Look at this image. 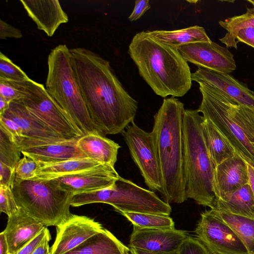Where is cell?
Segmentation results:
<instances>
[{
  "label": "cell",
  "mask_w": 254,
  "mask_h": 254,
  "mask_svg": "<svg viewBox=\"0 0 254 254\" xmlns=\"http://www.w3.org/2000/svg\"><path fill=\"white\" fill-rule=\"evenodd\" d=\"M72 65L91 119L102 135L122 133L134 121L138 102L110 62L85 48L70 49Z\"/></svg>",
  "instance_id": "cell-1"
},
{
  "label": "cell",
  "mask_w": 254,
  "mask_h": 254,
  "mask_svg": "<svg viewBox=\"0 0 254 254\" xmlns=\"http://www.w3.org/2000/svg\"><path fill=\"white\" fill-rule=\"evenodd\" d=\"M184 104L177 98L165 99L154 116L151 131L161 176L164 201L187 200L184 169L183 119Z\"/></svg>",
  "instance_id": "cell-2"
},
{
  "label": "cell",
  "mask_w": 254,
  "mask_h": 254,
  "mask_svg": "<svg viewBox=\"0 0 254 254\" xmlns=\"http://www.w3.org/2000/svg\"><path fill=\"white\" fill-rule=\"evenodd\" d=\"M128 54L140 75L157 95L163 98L182 97L190 89V68L178 49L141 31L133 37Z\"/></svg>",
  "instance_id": "cell-3"
},
{
  "label": "cell",
  "mask_w": 254,
  "mask_h": 254,
  "mask_svg": "<svg viewBox=\"0 0 254 254\" xmlns=\"http://www.w3.org/2000/svg\"><path fill=\"white\" fill-rule=\"evenodd\" d=\"M198 84L202 98L197 111L211 121L247 164L254 167V108L207 84Z\"/></svg>",
  "instance_id": "cell-4"
},
{
  "label": "cell",
  "mask_w": 254,
  "mask_h": 254,
  "mask_svg": "<svg viewBox=\"0 0 254 254\" xmlns=\"http://www.w3.org/2000/svg\"><path fill=\"white\" fill-rule=\"evenodd\" d=\"M203 116L197 110L185 109L183 119L184 169L186 194L198 204L212 209L214 166L205 145Z\"/></svg>",
  "instance_id": "cell-5"
},
{
  "label": "cell",
  "mask_w": 254,
  "mask_h": 254,
  "mask_svg": "<svg viewBox=\"0 0 254 254\" xmlns=\"http://www.w3.org/2000/svg\"><path fill=\"white\" fill-rule=\"evenodd\" d=\"M48 65L45 88L50 96L83 135L99 132L87 110L72 65L70 49L66 45L60 44L51 50Z\"/></svg>",
  "instance_id": "cell-6"
},
{
  "label": "cell",
  "mask_w": 254,
  "mask_h": 254,
  "mask_svg": "<svg viewBox=\"0 0 254 254\" xmlns=\"http://www.w3.org/2000/svg\"><path fill=\"white\" fill-rule=\"evenodd\" d=\"M12 191L17 205L45 226H58L72 215L73 194L62 189L54 180H20L15 178Z\"/></svg>",
  "instance_id": "cell-7"
},
{
  "label": "cell",
  "mask_w": 254,
  "mask_h": 254,
  "mask_svg": "<svg viewBox=\"0 0 254 254\" xmlns=\"http://www.w3.org/2000/svg\"><path fill=\"white\" fill-rule=\"evenodd\" d=\"M94 203L110 204L120 213L129 212L170 215L172 212L170 204L161 199L154 191L121 177L112 187L74 194L70 206L78 207Z\"/></svg>",
  "instance_id": "cell-8"
},
{
  "label": "cell",
  "mask_w": 254,
  "mask_h": 254,
  "mask_svg": "<svg viewBox=\"0 0 254 254\" xmlns=\"http://www.w3.org/2000/svg\"><path fill=\"white\" fill-rule=\"evenodd\" d=\"M14 82L23 95L18 101L59 135L66 140H77L83 135L43 85L30 78Z\"/></svg>",
  "instance_id": "cell-9"
},
{
  "label": "cell",
  "mask_w": 254,
  "mask_h": 254,
  "mask_svg": "<svg viewBox=\"0 0 254 254\" xmlns=\"http://www.w3.org/2000/svg\"><path fill=\"white\" fill-rule=\"evenodd\" d=\"M122 134L146 186L161 194V176L152 132L145 131L133 122Z\"/></svg>",
  "instance_id": "cell-10"
},
{
  "label": "cell",
  "mask_w": 254,
  "mask_h": 254,
  "mask_svg": "<svg viewBox=\"0 0 254 254\" xmlns=\"http://www.w3.org/2000/svg\"><path fill=\"white\" fill-rule=\"evenodd\" d=\"M194 233L214 254H249L231 228L210 209L201 213Z\"/></svg>",
  "instance_id": "cell-11"
},
{
  "label": "cell",
  "mask_w": 254,
  "mask_h": 254,
  "mask_svg": "<svg viewBox=\"0 0 254 254\" xmlns=\"http://www.w3.org/2000/svg\"><path fill=\"white\" fill-rule=\"evenodd\" d=\"M0 116L12 120L21 128L23 137L14 141L20 151L66 140L35 116L18 100L10 102L9 108Z\"/></svg>",
  "instance_id": "cell-12"
},
{
  "label": "cell",
  "mask_w": 254,
  "mask_h": 254,
  "mask_svg": "<svg viewBox=\"0 0 254 254\" xmlns=\"http://www.w3.org/2000/svg\"><path fill=\"white\" fill-rule=\"evenodd\" d=\"M178 49L187 62L198 67L228 74L236 69L234 55L228 48L212 41L190 43Z\"/></svg>",
  "instance_id": "cell-13"
},
{
  "label": "cell",
  "mask_w": 254,
  "mask_h": 254,
  "mask_svg": "<svg viewBox=\"0 0 254 254\" xmlns=\"http://www.w3.org/2000/svg\"><path fill=\"white\" fill-rule=\"evenodd\" d=\"M104 229L93 219L72 214L56 227V237L50 254H65Z\"/></svg>",
  "instance_id": "cell-14"
},
{
  "label": "cell",
  "mask_w": 254,
  "mask_h": 254,
  "mask_svg": "<svg viewBox=\"0 0 254 254\" xmlns=\"http://www.w3.org/2000/svg\"><path fill=\"white\" fill-rule=\"evenodd\" d=\"M120 177L114 167L102 164L88 170L53 179L62 189L74 195L112 187Z\"/></svg>",
  "instance_id": "cell-15"
},
{
  "label": "cell",
  "mask_w": 254,
  "mask_h": 254,
  "mask_svg": "<svg viewBox=\"0 0 254 254\" xmlns=\"http://www.w3.org/2000/svg\"><path fill=\"white\" fill-rule=\"evenodd\" d=\"M189 236L187 231L174 228L145 229L133 227L129 248L151 253L176 252Z\"/></svg>",
  "instance_id": "cell-16"
},
{
  "label": "cell",
  "mask_w": 254,
  "mask_h": 254,
  "mask_svg": "<svg viewBox=\"0 0 254 254\" xmlns=\"http://www.w3.org/2000/svg\"><path fill=\"white\" fill-rule=\"evenodd\" d=\"M249 184L247 163L236 152L214 169L213 190L216 199H223Z\"/></svg>",
  "instance_id": "cell-17"
},
{
  "label": "cell",
  "mask_w": 254,
  "mask_h": 254,
  "mask_svg": "<svg viewBox=\"0 0 254 254\" xmlns=\"http://www.w3.org/2000/svg\"><path fill=\"white\" fill-rule=\"evenodd\" d=\"M191 79L197 83H204L227 94L238 102L254 108V92L247 84L230 74L217 72L198 67L191 73Z\"/></svg>",
  "instance_id": "cell-18"
},
{
  "label": "cell",
  "mask_w": 254,
  "mask_h": 254,
  "mask_svg": "<svg viewBox=\"0 0 254 254\" xmlns=\"http://www.w3.org/2000/svg\"><path fill=\"white\" fill-rule=\"evenodd\" d=\"M29 16L39 30L52 37L59 26L68 21L67 14L58 0H21Z\"/></svg>",
  "instance_id": "cell-19"
},
{
  "label": "cell",
  "mask_w": 254,
  "mask_h": 254,
  "mask_svg": "<svg viewBox=\"0 0 254 254\" xmlns=\"http://www.w3.org/2000/svg\"><path fill=\"white\" fill-rule=\"evenodd\" d=\"M45 226L20 208L16 213L8 217L3 231L10 254H14L33 240Z\"/></svg>",
  "instance_id": "cell-20"
},
{
  "label": "cell",
  "mask_w": 254,
  "mask_h": 254,
  "mask_svg": "<svg viewBox=\"0 0 254 254\" xmlns=\"http://www.w3.org/2000/svg\"><path fill=\"white\" fill-rule=\"evenodd\" d=\"M77 140H65L30 147L21 150V152L23 155L32 158L36 162L42 163L87 158L77 146Z\"/></svg>",
  "instance_id": "cell-21"
},
{
  "label": "cell",
  "mask_w": 254,
  "mask_h": 254,
  "mask_svg": "<svg viewBox=\"0 0 254 254\" xmlns=\"http://www.w3.org/2000/svg\"><path fill=\"white\" fill-rule=\"evenodd\" d=\"M77 145L87 158L114 167L120 146L99 132L85 134L77 140Z\"/></svg>",
  "instance_id": "cell-22"
},
{
  "label": "cell",
  "mask_w": 254,
  "mask_h": 254,
  "mask_svg": "<svg viewBox=\"0 0 254 254\" xmlns=\"http://www.w3.org/2000/svg\"><path fill=\"white\" fill-rule=\"evenodd\" d=\"M65 254H130L129 248L104 228Z\"/></svg>",
  "instance_id": "cell-23"
},
{
  "label": "cell",
  "mask_w": 254,
  "mask_h": 254,
  "mask_svg": "<svg viewBox=\"0 0 254 254\" xmlns=\"http://www.w3.org/2000/svg\"><path fill=\"white\" fill-rule=\"evenodd\" d=\"M38 164L36 176L32 180H51L88 170L102 165L89 158L69 159L53 163Z\"/></svg>",
  "instance_id": "cell-24"
},
{
  "label": "cell",
  "mask_w": 254,
  "mask_h": 254,
  "mask_svg": "<svg viewBox=\"0 0 254 254\" xmlns=\"http://www.w3.org/2000/svg\"><path fill=\"white\" fill-rule=\"evenodd\" d=\"M212 209L254 218V195L249 184L223 199H216Z\"/></svg>",
  "instance_id": "cell-25"
},
{
  "label": "cell",
  "mask_w": 254,
  "mask_h": 254,
  "mask_svg": "<svg viewBox=\"0 0 254 254\" xmlns=\"http://www.w3.org/2000/svg\"><path fill=\"white\" fill-rule=\"evenodd\" d=\"M203 134L214 168L235 153L233 147L211 121L207 119L203 123Z\"/></svg>",
  "instance_id": "cell-26"
},
{
  "label": "cell",
  "mask_w": 254,
  "mask_h": 254,
  "mask_svg": "<svg viewBox=\"0 0 254 254\" xmlns=\"http://www.w3.org/2000/svg\"><path fill=\"white\" fill-rule=\"evenodd\" d=\"M156 40L171 47H179L199 42H211L205 29L197 25L176 30H153L147 31Z\"/></svg>",
  "instance_id": "cell-27"
},
{
  "label": "cell",
  "mask_w": 254,
  "mask_h": 254,
  "mask_svg": "<svg viewBox=\"0 0 254 254\" xmlns=\"http://www.w3.org/2000/svg\"><path fill=\"white\" fill-rule=\"evenodd\" d=\"M242 241L249 254H254V218L211 209Z\"/></svg>",
  "instance_id": "cell-28"
},
{
  "label": "cell",
  "mask_w": 254,
  "mask_h": 254,
  "mask_svg": "<svg viewBox=\"0 0 254 254\" xmlns=\"http://www.w3.org/2000/svg\"><path fill=\"white\" fill-rule=\"evenodd\" d=\"M219 25L227 31L224 37L219 41L227 48L237 49L236 37L242 29L250 27L254 28V6L247 7L245 13L228 17L218 22Z\"/></svg>",
  "instance_id": "cell-29"
},
{
  "label": "cell",
  "mask_w": 254,
  "mask_h": 254,
  "mask_svg": "<svg viewBox=\"0 0 254 254\" xmlns=\"http://www.w3.org/2000/svg\"><path fill=\"white\" fill-rule=\"evenodd\" d=\"M133 227L145 229H170L175 228L172 218L169 215L159 214L123 212Z\"/></svg>",
  "instance_id": "cell-30"
},
{
  "label": "cell",
  "mask_w": 254,
  "mask_h": 254,
  "mask_svg": "<svg viewBox=\"0 0 254 254\" xmlns=\"http://www.w3.org/2000/svg\"><path fill=\"white\" fill-rule=\"evenodd\" d=\"M21 153L11 136L0 127V163L15 170Z\"/></svg>",
  "instance_id": "cell-31"
},
{
  "label": "cell",
  "mask_w": 254,
  "mask_h": 254,
  "mask_svg": "<svg viewBox=\"0 0 254 254\" xmlns=\"http://www.w3.org/2000/svg\"><path fill=\"white\" fill-rule=\"evenodd\" d=\"M30 78L1 52H0V80L23 82Z\"/></svg>",
  "instance_id": "cell-32"
},
{
  "label": "cell",
  "mask_w": 254,
  "mask_h": 254,
  "mask_svg": "<svg viewBox=\"0 0 254 254\" xmlns=\"http://www.w3.org/2000/svg\"><path fill=\"white\" fill-rule=\"evenodd\" d=\"M20 208L17 204L10 187L0 186V211L8 217L18 211Z\"/></svg>",
  "instance_id": "cell-33"
},
{
  "label": "cell",
  "mask_w": 254,
  "mask_h": 254,
  "mask_svg": "<svg viewBox=\"0 0 254 254\" xmlns=\"http://www.w3.org/2000/svg\"><path fill=\"white\" fill-rule=\"evenodd\" d=\"M38 164L32 158L23 155L15 169V178L20 180H32L36 176Z\"/></svg>",
  "instance_id": "cell-34"
},
{
  "label": "cell",
  "mask_w": 254,
  "mask_h": 254,
  "mask_svg": "<svg viewBox=\"0 0 254 254\" xmlns=\"http://www.w3.org/2000/svg\"><path fill=\"white\" fill-rule=\"evenodd\" d=\"M179 254H211L207 247L196 237L188 236L179 247Z\"/></svg>",
  "instance_id": "cell-35"
},
{
  "label": "cell",
  "mask_w": 254,
  "mask_h": 254,
  "mask_svg": "<svg viewBox=\"0 0 254 254\" xmlns=\"http://www.w3.org/2000/svg\"><path fill=\"white\" fill-rule=\"evenodd\" d=\"M0 97L10 103L21 99L23 95L13 81L0 80Z\"/></svg>",
  "instance_id": "cell-36"
},
{
  "label": "cell",
  "mask_w": 254,
  "mask_h": 254,
  "mask_svg": "<svg viewBox=\"0 0 254 254\" xmlns=\"http://www.w3.org/2000/svg\"><path fill=\"white\" fill-rule=\"evenodd\" d=\"M0 127L11 136L14 141L23 137L21 128L16 123L10 119L0 116Z\"/></svg>",
  "instance_id": "cell-37"
},
{
  "label": "cell",
  "mask_w": 254,
  "mask_h": 254,
  "mask_svg": "<svg viewBox=\"0 0 254 254\" xmlns=\"http://www.w3.org/2000/svg\"><path fill=\"white\" fill-rule=\"evenodd\" d=\"M0 186H12L15 179V170L0 163Z\"/></svg>",
  "instance_id": "cell-38"
},
{
  "label": "cell",
  "mask_w": 254,
  "mask_h": 254,
  "mask_svg": "<svg viewBox=\"0 0 254 254\" xmlns=\"http://www.w3.org/2000/svg\"><path fill=\"white\" fill-rule=\"evenodd\" d=\"M22 37L20 30L8 24L2 19H0V39L6 38L18 39Z\"/></svg>",
  "instance_id": "cell-39"
},
{
  "label": "cell",
  "mask_w": 254,
  "mask_h": 254,
  "mask_svg": "<svg viewBox=\"0 0 254 254\" xmlns=\"http://www.w3.org/2000/svg\"><path fill=\"white\" fill-rule=\"evenodd\" d=\"M150 8V5L149 0H135L134 7L131 13L129 16L128 19L130 21L138 20Z\"/></svg>",
  "instance_id": "cell-40"
},
{
  "label": "cell",
  "mask_w": 254,
  "mask_h": 254,
  "mask_svg": "<svg viewBox=\"0 0 254 254\" xmlns=\"http://www.w3.org/2000/svg\"><path fill=\"white\" fill-rule=\"evenodd\" d=\"M48 230H49L46 227H45L29 244L14 254H32L36 248L42 241Z\"/></svg>",
  "instance_id": "cell-41"
},
{
  "label": "cell",
  "mask_w": 254,
  "mask_h": 254,
  "mask_svg": "<svg viewBox=\"0 0 254 254\" xmlns=\"http://www.w3.org/2000/svg\"><path fill=\"white\" fill-rule=\"evenodd\" d=\"M236 42H242L254 48V28L250 27L241 30L237 34Z\"/></svg>",
  "instance_id": "cell-42"
},
{
  "label": "cell",
  "mask_w": 254,
  "mask_h": 254,
  "mask_svg": "<svg viewBox=\"0 0 254 254\" xmlns=\"http://www.w3.org/2000/svg\"><path fill=\"white\" fill-rule=\"evenodd\" d=\"M51 239L50 233L48 230L42 241L36 248L32 254H50L51 249L49 247V242Z\"/></svg>",
  "instance_id": "cell-43"
},
{
  "label": "cell",
  "mask_w": 254,
  "mask_h": 254,
  "mask_svg": "<svg viewBox=\"0 0 254 254\" xmlns=\"http://www.w3.org/2000/svg\"><path fill=\"white\" fill-rule=\"evenodd\" d=\"M0 254H10L6 237L3 231L0 234Z\"/></svg>",
  "instance_id": "cell-44"
},
{
  "label": "cell",
  "mask_w": 254,
  "mask_h": 254,
  "mask_svg": "<svg viewBox=\"0 0 254 254\" xmlns=\"http://www.w3.org/2000/svg\"><path fill=\"white\" fill-rule=\"evenodd\" d=\"M249 184L254 195V167L247 164Z\"/></svg>",
  "instance_id": "cell-45"
},
{
  "label": "cell",
  "mask_w": 254,
  "mask_h": 254,
  "mask_svg": "<svg viewBox=\"0 0 254 254\" xmlns=\"http://www.w3.org/2000/svg\"><path fill=\"white\" fill-rule=\"evenodd\" d=\"M130 253L131 254H179L178 251L174 252L172 253H151L146 252L145 251L133 248H129Z\"/></svg>",
  "instance_id": "cell-46"
},
{
  "label": "cell",
  "mask_w": 254,
  "mask_h": 254,
  "mask_svg": "<svg viewBox=\"0 0 254 254\" xmlns=\"http://www.w3.org/2000/svg\"><path fill=\"white\" fill-rule=\"evenodd\" d=\"M10 103L0 97V116H2L9 108Z\"/></svg>",
  "instance_id": "cell-47"
},
{
  "label": "cell",
  "mask_w": 254,
  "mask_h": 254,
  "mask_svg": "<svg viewBox=\"0 0 254 254\" xmlns=\"http://www.w3.org/2000/svg\"><path fill=\"white\" fill-rule=\"evenodd\" d=\"M247 1L253 5V6H254V0H247Z\"/></svg>",
  "instance_id": "cell-48"
},
{
  "label": "cell",
  "mask_w": 254,
  "mask_h": 254,
  "mask_svg": "<svg viewBox=\"0 0 254 254\" xmlns=\"http://www.w3.org/2000/svg\"><path fill=\"white\" fill-rule=\"evenodd\" d=\"M187 1L190 2V3H195L197 2L198 1V0H187Z\"/></svg>",
  "instance_id": "cell-49"
},
{
  "label": "cell",
  "mask_w": 254,
  "mask_h": 254,
  "mask_svg": "<svg viewBox=\"0 0 254 254\" xmlns=\"http://www.w3.org/2000/svg\"><path fill=\"white\" fill-rule=\"evenodd\" d=\"M209 252H210V251H209ZM211 253V254H212V253Z\"/></svg>",
  "instance_id": "cell-50"
},
{
  "label": "cell",
  "mask_w": 254,
  "mask_h": 254,
  "mask_svg": "<svg viewBox=\"0 0 254 254\" xmlns=\"http://www.w3.org/2000/svg\"></svg>",
  "instance_id": "cell-51"
}]
</instances>
